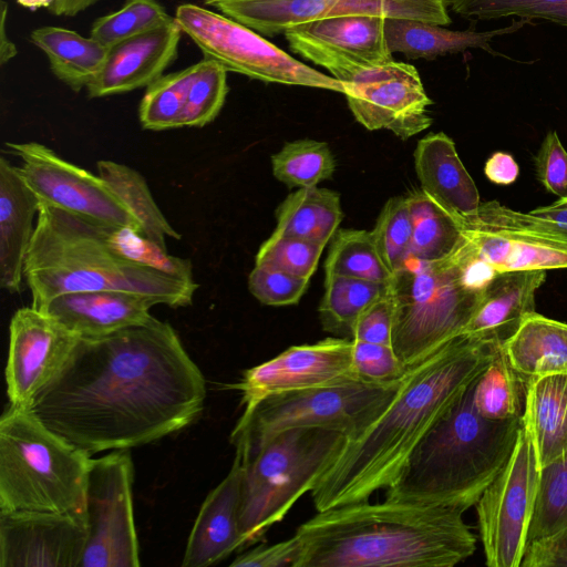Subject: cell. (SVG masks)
<instances>
[{"mask_svg":"<svg viewBox=\"0 0 567 567\" xmlns=\"http://www.w3.org/2000/svg\"><path fill=\"white\" fill-rule=\"evenodd\" d=\"M530 213L567 230V197H561L548 206L533 209Z\"/></svg>","mask_w":567,"mask_h":567,"instance_id":"cell-52","label":"cell"},{"mask_svg":"<svg viewBox=\"0 0 567 567\" xmlns=\"http://www.w3.org/2000/svg\"><path fill=\"white\" fill-rule=\"evenodd\" d=\"M6 148L20 158L18 172L41 204L95 223L133 227L142 233L136 218L99 174L63 159L38 142H8Z\"/></svg>","mask_w":567,"mask_h":567,"instance_id":"cell-14","label":"cell"},{"mask_svg":"<svg viewBox=\"0 0 567 567\" xmlns=\"http://www.w3.org/2000/svg\"><path fill=\"white\" fill-rule=\"evenodd\" d=\"M353 340L352 368L357 378L375 383H389L404 377L408 368L392 346Z\"/></svg>","mask_w":567,"mask_h":567,"instance_id":"cell-45","label":"cell"},{"mask_svg":"<svg viewBox=\"0 0 567 567\" xmlns=\"http://www.w3.org/2000/svg\"><path fill=\"white\" fill-rule=\"evenodd\" d=\"M522 421L539 470L557 460L567 442V375L530 379Z\"/></svg>","mask_w":567,"mask_h":567,"instance_id":"cell-26","label":"cell"},{"mask_svg":"<svg viewBox=\"0 0 567 567\" xmlns=\"http://www.w3.org/2000/svg\"><path fill=\"white\" fill-rule=\"evenodd\" d=\"M538 483L534 445L522 424L508 461L475 504L488 567H520Z\"/></svg>","mask_w":567,"mask_h":567,"instance_id":"cell-11","label":"cell"},{"mask_svg":"<svg viewBox=\"0 0 567 567\" xmlns=\"http://www.w3.org/2000/svg\"><path fill=\"white\" fill-rule=\"evenodd\" d=\"M509 364L526 380L567 375V323L533 312L505 341Z\"/></svg>","mask_w":567,"mask_h":567,"instance_id":"cell-28","label":"cell"},{"mask_svg":"<svg viewBox=\"0 0 567 567\" xmlns=\"http://www.w3.org/2000/svg\"><path fill=\"white\" fill-rule=\"evenodd\" d=\"M536 176L551 194L567 197V151L557 133H547L534 157Z\"/></svg>","mask_w":567,"mask_h":567,"instance_id":"cell-48","label":"cell"},{"mask_svg":"<svg viewBox=\"0 0 567 567\" xmlns=\"http://www.w3.org/2000/svg\"><path fill=\"white\" fill-rule=\"evenodd\" d=\"M301 544L296 535L270 546L260 545L235 558L233 567H296Z\"/></svg>","mask_w":567,"mask_h":567,"instance_id":"cell-49","label":"cell"},{"mask_svg":"<svg viewBox=\"0 0 567 567\" xmlns=\"http://www.w3.org/2000/svg\"><path fill=\"white\" fill-rule=\"evenodd\" d=\"M99 0H55L50 7L55 16L74 17Z\"/></svg>","mask_w":567,"mask_h":567,"instance_id":"cell-54","label":"cell"},{"mask_svg":"<svg viewBox=\"0 0 567 567\" xmlns=\"http://www.w3.org/2000/svg\"><path fill=\"white\" fill-rule=\"evenodd\" d=\"M412 220L411 256L435 261L451 256L465 240L461 223L422 190L408 196Z\"/></svg>","mask_w":567,"mask_h":567,"instance_id":"cell-32","label":"cell"},{"mask_svg":"<svg viewBox=\"0 0 567 567\" xmlns=\"http://www.w3.org/2000/svg\"><path fill=\"white\" fill-rule=\"evenodd\" d=\"M308 285L309 279L256 265L248 277L251 295L261 303L275 307L297 303Z\"/></svg>","mask_w":567,"mask_h":567,"instance_id":"cell-46","label":"cell"},{"mask_svg":"<svg viewBox=\"0 0 567 567\" xmlns=\"http://www.w3.org/2000/svg\"><path fill=\"white\" fill-rule=\"evenodd\" d=\"M182 33L174 20L113 45L101 71L86 86L87 95L103 97L147 87L176 59Z\"/></svg>","mask_w":567,"mask_h":567,"instance_id":"cell-20","label":"cell"},{"mask_svg":"<svg viewBox=\"0 0 567 567\" xmlns=\"http://www.w3.org/2000/svg\"><path fill=\"white\" fill-rule=\"evenodd\" d=\"M476 257L496 274L567 268V230L496 200L462 223Z\"/></svg>","mask_w":567,"mask_h":567,"instance_id":"cell-13","label":"cell"},{"mask_svg":"<svg viewBox=\"0 0 567 567\" xmlns=\"http://www.w3.org/2000/svg\"><path fill=\"white\" fill-rule=\"evenodd\" d=\"M275 177L288 187H313L332 176L336 167L329 145L315 140L286 143L271 156Z\"/></svg>","mask_w":567,"mask_h":567,"instance_id":"cell-36","label":"cell"},{"mask_svg":"<svg viewBox=\"0 0 567 567\" xmlns=\"http://www.w3.org/2000/svg\"><path fill=\"white\" fill-rule=\"evenodd\" d=\"M155 305L154 299L140 293L91 290L56 296L39 310L79 338L95 339L147 322Z\"/></svg>","mask_w":567,"mask_h":567,"instance_id":"cell-21","label":"cell"},{"mask_svg":"<svg viewBox=\"0 0 567 567\" xmlns=\"http://www.w3.org/2000/svg\"><path fill=\"white\" fill-rule=\"evenodd\" d=\"M243 467L235 454L226 477L207 495L190 530L183 567L219 563L245 547L240 529Z\"/></svg>","mask_w":567,"mask_h":567,"instance_id":"cell-22","label":"cell"},{"mask_svg":"<svg viewBox=\"0 0 567 567\" xmlns=\"http://www.w3.org/2000/svg\"><path fill=\"white\" fill-rule=\"evenodd\" d=\"M227 93V70L223 65L208 59L194 64L182 127H203L214 121Z\"/></svg>","mask_w":567,"mask_h":567,"instance_id":"cell-41","label":"cell"},{"mask_svg":"<svg viewBox=\"0 0 567 567\" xmlns=\"http://www.w3.org/2000/svg\"><path fill=\"white\" fill-rule=\"evenodd\" d=\"M8 14V6L6 1H1V23H0V62L6 64L18 53L14 43L7 37L6 22Z\"/></svg>","mask_w":567,"mask_h":567,"instance_id":"cell-53","label":"cell"},{"mask_svg":"<svg viewBox=\"0 0 567 567\" xmlns=\"http://www.w3.org/2000/svg\"><path fill=\"white\" fill-rule=\"evenodd\" d=\"M347 436L318 426L291 427L256 445L234 443L243 467L240 529L251 546L311 492Z\"/></svg>","mask_w":567,"mask_h":567,"instance_id":"cell-8","label":"cell"},{"mask_svg":"<svg viewBox=\"0 0 567 567\" xmlns=\"http://www.w3.org/2000/svg\"><path fill=\"white\" fill-rule=\"evenodd\" d=\"M528 380L508 362L503 347L472 386L475 410L495 421L520 419L524 414Z\"/></svg>","mask_w":567,"mask_h":567,"instance_id":"cell-33","label":"cell"},{"mask_svg":"<svg viewBox=\"0 0 567 567\" xmlns=\"http://www.w3.org/2000/svg\"><path fill=\"white\" fill-rule=\"evenodd\" d=\"M342 84L351 113L370 131L388 130L406 140L432 124V101L412 64L393 60Z\"/></svg>","mask_w":567,"mask_h":567,"instance_id":"cell-15","label":"cell"},{"mask_svg":"<svg viewBox=\"0 0 567 567\" xmlns=\"http://www.w3.org/2000/svg\"><path fill=\"white\" fill-rule=\"evenodd\" d=\"M295 535L296 567H453L476 549L462 512L386 498L318 512Z\"/></svg>","mask_w":567,"mask_h":567,"instance_id":"cell-3","label":"cell"},{"mask_svg":"<svg viewBox=\"0 0 567 567\" xmlns=\"http://www.w3.org/2000/svg\"><path fill=\"white\" fill-rule=\"evenodd\" d=\"M545 277L544 270L495 274L462 334L504 344L535 312V295Z\"/></svg>","mask_w":567,"mask_h":567,"instance_id":"cell-24","label":"cell"},{"mask_svg":"<svg viewBox=\"0 0 567 567\" xmlns=\"http://www.w3.org/2000/svg\"><path fill=\"white\" fill-rule=\"evenodd\" d=\"M456 14L471 20L503 17L546 19L567 27V0H451Z\"/></svg>","mask_w":567,"mask_h":567,"instance_id":"cell-43","label":"cell"},{"mask_svg":"<svg viewBox=\"0 0 567 567\" xmlns=\"http://www.w3.org/2000/svg\"><path fill=\"white\" fill-rule=\"evenodd\" d=\"M130 449L92 458L85 513L87 542L80 567H138Z\"/></svg>","mask_w":567,"mask_h":567,"instance_id":"cell-12","label":"cell"},{"mask_svg":"<svg viewBox=\"0 0 567 567\" xmlns=\"http://www.w3.org/2000/svg\"><path fill=\"white\" fill-rule=\"evenodd\" d=\"M352 347L351 338H327L312 344L292 346L246 370L241 381L231 385L241 392L243 414L272 394L357 378L352 368Z\"/></svg>","mask_w":567,"mask_h":567,"instance_id":"cell-18","label":"cell"},{"mask_svg":"<svg viewBox=\"0 0 567 567\" xmlns=\"http://www.w3.org/2000/svg\"><path fill=\"white\" fill-rule=\"evenodd\" d=\"M194 64L178 72L162 75L145 91L138 118L145 130L164 131L182 127Z\"/></svg>","mask_w":567,"mask_h":567,"instance_id":"cell-38","label":"cell"},{"mask_svg":"<svg viewBox=\"0 0 567 567\" xmlns=\"http://www.w3.org/2000/svg\"><path fill=\"white\" fill-rule=\"evenodd\" d=\"M414 165L421 190L461 225L477 212L478 189L446 134L432 133L421 138L414 151Z\"/></svg>","mask_w":567,"mask_h":567,"instance_id":"cell-23","label":"cell"},{"mask_svg":"<svg viewBox=\"0 0 567 567\" xmlns=\"http://www.w3.org/2000/svg\"><path fill=\"white\" fill-rule=\"evenodd\" d=\"M522 566L567 567V525L550 536L529 543Z\"/></svg>","mask_w":567,"mask_h":567,"instance_id":"cell-50","label":"cell"},{"mask_svg":"<svg viewBox=\"0 0 567 567\" xmlns=\"http://www.w3.org/2000/svg\"><path fill=\"white\" fill-rule=\"evenodd\" d=\"M503 344L460 334L408 368L385 410L347 439L310 492L317 512L369 501L398 478L421 440L464 395Z\"/></svg>","mask_w":567,"mask_h":567,"instance_id":"cell-2","label":"cell"},{"mask_svg":"<svg viewBox=\"0 0 567 567\" xmlns=\"http://www.w3.org/2000/svg\"><path fill=\"white\" fill-rule=\"evenodd\" d=\"M223 1H229V0H204L206 6H212V7H215L217 3L223 2Z\"/></svg>","mask_w":567,"mask_h":567,"instance_id":"cell-56","label":"cell"},{"mask_svg":"<svg viewBox=\"0 0 567 567\" xmlns=\"http://www.w3.org/2000/svg\"><path fill=\"white\" fill-rule=\"evenodd\" d=\"M55 0H17L19 4L32 11L40 8H50Z\"/></svg>","mask_w":567,"mask_h":567,"instance_id":"cell-55","label":"cell"},{"mask_svg":"<svg viewBox=\"0 0 567 567\" xmlns=\"http://www.w3.org/2000/svg\"><path fill=\"white\" fill-rule=\"evenodd\" d=\"M107 245L121 257L186 281H194L189 260L172 256L167 249L133 227L102 224Z\"/></svg>","mask_w":567,"mask_h":567,"instance_id":"cell-40","label":"cell"},{"mask_svg":"<svg viewBox=\"0 0 567 567\" xmlns=\"http://www.w3.org/2000/svg\"><path fill=\"white\" fill-rule=\"evenodd\" d=\"M385 19L344 16L319 19L288 30L295 53L328 70L341 83L393 61L384 33Z\"/></svg>","mask_w":567,"mask_h":567,"instance_id":"cell-16","label":"cell"},{"mask_svg":"<svg viewBox=\"0 0 567 567\" xmlns=\"http://www.w3.org/2000/svg\"><path fill=\"white\" fill-rule=\"evenodd\" d=\"M100 177L141 225L143 235L166 248V237L179 239L156 205L144 177L135 169L113 161L97 162Z\"/></svg>","mask_w":567,"mask_h":567,"instance_id":"cell-31","label":"cell"},{"mask_svg":"<svg viewBox=\"0 0 567 567\" xmlns=\"http://www.w3.org/2000/svg\"><path fill=\"white\" fill-rule=\"evenodd\" d=\"M174 19L205 59L227 71L254 80L331 90L343 94V84L299 62L261 34L238 21L192 3L177 7Z\"/></svg>","mask_w":567,"mask_h":567,"instance_id":"cell-10","label":"cell"},{"mask_svg":"<svg viewBox=\"0 0 567 567\" xmlns=\"http://www.w3.org/2000/svg\"><path fill=\"white\" fill-rule=\"evenodd\" d=\"M23 277L37 309L56 296L91 290L128 291L157 305L187 307L198 287L121 257L107 245L102 224L41 203Z\"/></svg>","mask_w":567,"mask_h":567,"instance_id":"cell-4","label":"cell"},{"mask_svg":"<svg viewBox=\"0 0 567 567\" xmlns=\"http://www.w3.org/2000/svg\"><path fill=\"white\" fill-rule=\"evenodd\" d=\"M402 378L375 383L349 378L305 390L272 394L249 413L241 414L231 443L256 445L291 427L318 426L336 430L347 439L372 423L388 406Z\"/></svg>","mask_w":567,"mask_h":567,"instance_id":"cell-9","label":"cell"},{"mask_svg":"<svg viewBox=\"0 0 567 567\" xmlns=\"http://www.w3.org/2000/svg\"><path fill=\"white\" fill-rule=\"evenodd\" d=\"M473 384L421 440L386 488V499L464 513L499 474L523 421L482 416L473 405Z\"/></svg>","mask_w":567,"mask_h":567,"instance_id":"cell-5","label":"cell"},{"mask_svg":"<svg viewBox=\"0 0 567 567\" xmlns=\"http://www.w3.org/2000/svg\"><path fill=\"white\" fill-rule=\"evenodd\" d=\"M484 173L495 184L509 185L517 179L519 167L511 154L496 152L487 159Z\"/></svg>","mask_w":567,"mask_h":567,"instance_id":"cell-51","label":"cell"},{"mask_svg":"<svg viewBox=\"0 0 567 567\" xmlns=\"http://www.w3.org/2000/svg\"><path fill=\"white\" fill-rule=\"evenodd\" d=\"M389 284L326 275L324 293L319 306L322 329L352 339L358 317Z\"/></svg>","mask_w":567,"mask_h":567,"instance_id":"cell-34","label":"cell"},{"mask_svg":"<svg viewBox=\"0 0 567 567\" xmlns=\"http://www.w3.org/2000/svg\"><path fill=\"white\" fill-rule=\"evenodd\" d=\"M205 398L204 375L178 334L153 317L102 338H80L28 409L92 456L186 427Z\"/></svg>","mask_w":567,"mask_h":567,"instance_id":"cell-1","label":"cell"},{"mask_svg":"<svg viewBox=\"0 0 567 567\" xmlns=\"http://www.w3.org/2000/svg\"><path fill=\"white\" fill-rule=\"evenodd\" d=\"M378 250L392 274L411 257L412 220L408 196L390 198L371 230Z\"/></svg>","mask_w":567,"mask_h":567,"instance_id":"cell-42","label":"cell"},{"mask_svg":"<svg viewBox=\"0 0 567 567\" xmlns=\"http://www.w3.org/2000/svg\"><path fill=\"white\" fill-rule=\"evenodd\" d=\"M394 302L390 284L358 317L352 339L392 346Z\"/></svg>","mask_w":567,"mask_h":567,"instance_id":"cell-47","label":"cell"},{"mask_svg":"<svg viewBox=\"0 0 567 567\" xmlns=\"http://www.w3.org/2000/svg\"><path fill=\"white\" fill-rule=\"evenodd\" d=\"M326 275H339L389 284L393 274L384 264L372 233L338 229L326 259Z\"/></svg>","mask_w":567,"mask_h":567,"instance_id":"cell-35","label":"cell"},{"mask_svg":"<svg viewBox=\"0 0 567 567\" xmlns=\"http://www.w3.org/2000/svg\"><path fill=\"white\" fill-rule=\"evenodd\" d=\"M30 39L48 56L53 74L74 92L99 74L109 52L93 38L60 27L38 28Z\"/></svg>","mask_w":567,"mask_h":567,"instance_id":"cell-29","label":"cell"},{"mask_svg":"<svg viewBox=\"0 0 567 567\" xmlns=\"http://www.w3.org/2000/svg\"><path fill=\"white\" fill-rule=\"evenodd\" d=\"M323 248L313 241L272 233L260 246L255 265L310 280Z\"/></svg>","mask_w":567,"mask_h":567,"instance_id":"cell-44","label":"cell"},{"mask_svg":"<svg viewBox=\"0 0 567 567\" xmlns=\"http://www.w3.org/2000/svg\"><path fill=\"white\" fill-rule=\"evenodd\" d=\"M9 331L7 395L10 404L29 408L61 370L80 338L32 306L13 313Z\"/></svg>","mask_w":567,"mask_h":567,"instance_id":"cell-17","label":"cell"},{"mask_svg":"<svg viewBox=\"0 0 567 567\" xmlns=\"http://www.w3.org/2000/svg\"><path fill=\"white\" fill-rule=\"evenodd\" d=\"M87 535L85 516L0 512V567H80Z\"/></svg>","mask_w":567,"mask_h":567,"instance_id":"cell-19","label":"cell"},{"mask_svg":"<svg viewBox=\"0 0 567 567\" xmlns=\"http://www.w3.org/2000/svg\"><path fill=\"white\" fill-rule=\"evenodd\" d=\"M40 200L6 156L0 158V286L20 291Z\"/></svg>","mask_w":567,"mask_h":567,"instance_id":"cell-25","label":"cell"},{"mask_svg":"<svg viewBox=\"0 0 567 567\" xmlns=\"http://www.w3.org/2000/svg\"><path fill=\"white\" fill-rule=\"evenodd\" d=\"M566 525L567 442L561 455L539 470V483L528 528L527 545L557 533Z\"/></svg>","mask_w":567,"mask_h":567,"instance_id":"cell-37","label":"cell"},{"mask_svg":"<svg viewBox=\"0 0 567 567\" xmlns=\"http://www.w3.org/2000/svg\"><path fill=\"white\" fill-rule=\"evenodd\" d=\"M174 20L155 0H126L120 10L96 19L90 37L110 49Z\"/></svg>","mask_w":567,"mask_h":567,"instance_id":"cell-39","label":"cell"},{"mask_svg":"<svg viewBox=\"0 0 567 567\" xmlns=\"http://www.w3.org/2000/svg\"><path fill=\"white\" fill-rule=\"evenodd\" d=\"M92 457L9 404L0 419V512L42 511L86 517Z\"/></svg>","mask_w":567,"mask_h":567,"instance_id":"cell-7","label":"cell"},{"mask_svg":"<svg viewBox=\"0 0 567 567\" xmlns=\"http://www.w3.org/2000/svg\"><path fill=\"white\" fill-rule=\"evenodd\" d=\"M530 22L528 19L514 21L509 27L498 30L475 32L452 31L444 25L429 24L424 22L385 19L384 33L390 52L402 53L409 60H433L437 56L457 53L471 48H480L493 54L489 41L495 35L513 33Z\"/></svg>","mask_w":567,"mask_h":567,"instance_id":"cell-27","label":"cell"},{"mask_svg":"<svg viewBox=\"0 0 567 567\" xmlns=\"http://www.w3.org/2000/svg\"><path fill=\"white\" fill-rule=\"evenodd\" d=\"M495 274L466 237L451 256L435 261L411 256L393 274L392 348L406 368L462 334Z\"/></svg>","mask_w":567,"mask_h":567,"instance_id":"cell-6","label":"cell"},{"mask_svg":"<svg viewBox=\"0 0 567 567\" xmlns=\"http://www.w3.org/2000/svg\"><path fill=\"white\" fill-rule=\"evenodd\" d=\"M274 233L326 246L342 220L340 195L328 188L303 187L279 205Z\"/></svg>","mask_w":567,"mask_h":567,"instance_id":"cell-30","label":"cell"}]
</instances>
